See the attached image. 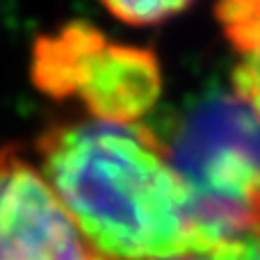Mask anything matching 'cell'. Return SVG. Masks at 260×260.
<instances>
[{
  "instance_id": "obj_1",
  "label": "cell",
  "mask_w": 260,
  "mask_h": 260,
  "mask_svg": "<svg viewBox=\"0 0 260 260\" xmlns=\"http://www.w3.org/2000/svg\"><path fill=\"white\" fill-rule=\"evenodd\" d=\"M37 151L46 183L105 260L201 251L189 192L148 126L57 123L39 137Z\"/></svg>"
},
{
  "instance_id": "obj_2",
  "label": "cell",
  "mask_w": 260,
  "mask_h": 260,
  "mask_svg": "<svg viewBox=\"0 0 260 260\" xmlns=\"http://www.w3.org/2000/svg\"><path fill=\"white\" fill-rule=\"evenodd\" d=\"M151 130L192 201L256 203L260 194V117L238 91L208 89L176 110L162 128Z\"/></svg>"
},
{
  "instance_id": "obj_3",
  "label": "cell",
  "mask_w": 260,
  "mask_h": 260,
  "mask_svg": "<svg viewBox=\"0 0 260 260\" xmlns=\"http://www.w3.org/2000/svg\"><path fill=\"white\" fill-rule=\"evenodd\" d=\"M32 82L53 99L78 96L101 121L135 123L162 91L160 64L146 48L112 44L91 23L73 21L35 41Z\"/></svg>"
},
{
  "instance_id": "obj_4",
  "label": "cell",
  "mask_w": 260,
  "mask_h": 260,
  "mask_svg": "<svg viewBox=\"0 0 260 260\" xmlns=\"http://www.w3.org/2000/svg\"><path fill=\"white\" fill-rule=\"evenodd\" d=\"M0 260H105L21 148H0Z\"/></svg>"
},
{
  "instance_id": "obj_5",
  "label": "cell",
  "mask_w": 260,
  "mask_h": 260,
  "mask_svg": "<svg viewBox=\"0 0 260 260\" xmlns=\"http://www.w3.org/2000/svg\"><path fill=\"white\" fill-rule=\"evenodd\" d=\"M231 44L242 55L235 67V91L260 117V0L224 3L215 9Z\"/></svg>"
},
{
  "instance_id": "obj_6",
  "label": "cell",
  "mask_w": 260,
  "mask_h": 260,
  "mask_svg": "<svg viewBox=\"0 0 260 260\" xmlns=\"http://www.w3.org/2000/svg\"><path fill=\"white\" fill-rule=\"evenodd\" d=\"M189 7V3H171V0H144V3H133V0H123V3H105L112 16L119 21L133 23V25H153L165 18L180 14Z\"/></svg>"
},
{
  "instance_id": "obj_7",
  "label": "cell",
  "mask_w": 260,
  "mask_h": 260,
  "mask_svg": "<svg viewBox=\"0 0 260 260\" xmlns=\"http://www.w3.org/2000/svg\"><path fill=\"white\" fill-rule=\"evenodd\" d=\"M221 260H260V233L226 242L221 247Z\"/></svg>"
},
{
  "instance_id": "obj_8",
  "label": "cell",
  "mask_w": 260,
  "mask_h": 260,
  "mask_svg": "<svg viewBox=\"0 0 260 260\" xmlns=\"http://www.w3.org/2000/svg\"><path fill=\"white\" fill-rule=\"evenodd\" d=\"M157 260H219L212 251H194V253H180V256H171V258H157Z\"/></svg>"
},
{
  "instance_id": "obj_9",
  "label": "cell",
  "mask_w": 260,
  "mask_h": 260,
  "mask_svg": "<svg viewBox=\"0 0 260 260\" xmlns=\"http://www.w3.org/2000/svg\"><path fill=\"white\" fill-rule=\"evenodd\" d=\"M256 231L260 233V194L256 197Z\"/></svg>"
}]
</instances>
